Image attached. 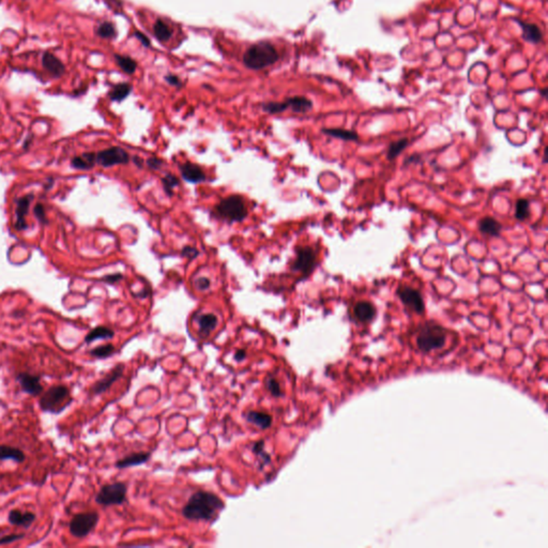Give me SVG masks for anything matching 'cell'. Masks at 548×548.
<instances>
[{
    "label": "cell",
    "mask_w": 548,
    "mask_h": 548,
    "mask_svg": "<svg viewBox=\"0 0 548 548\" xmlns=\"http://www.w3.org/2000/svg\"><path fill=\"white\" fill-rule=\"evenodd\" d=\"M127 492V485L121 482L104 485L95 497V501L104 506L119 505L126 501Z\"/></svg>",
    "instance_id": "cell-5"
},
{
    "label": "cell",
    "mask_w": 548,
    "mask_h": 548,
    "mask_svg": "<svg viewBox=\"0 0 548 548\" xmlns=\"http://www.w3.org/2000/svg\"><path fill=\"white\" fill-rule=\"evenodd\" d=\"M267 387H268L269 391H270V393L272 394L273 396L278 397V396L282 395V390H281L280 384H278V382L274 378H269L268 379Z\"/></svg>",
    "instance_id": "cell-37"
},
{
    "label": "cell",
    "mask_w": 548,
    "mask_h": 548,
    "mask_svg": "<svg viewBox=\"0 0 548 548\" xmlns=\"http://www.w3.org/2000/svg\"><path fill=\"white\" fill-rule=\"evenodd\" d=\"M6 459H11L16 461V463H23L25 460V454L20 449L3 445L0 446V460Z\"/></svg>",
    "instance_id": "cell-23"
},
{
    "label": "cell",
    "mask_w": 548,
    "mask_h": 548,
    "mask_svg": "<svg viewBox=\"0 0 548 548\" xmlns=\"http://www.w3.org/2000/svg\"><path fill=\"white\" fill-rule=\"evenodd\" d=\"M70 397L68 388L63 386L52 387L47 390L40 399V407L47 412H60L64 409L62 404Z\"/></svg>",
    "instance_id": "cell-6"
},
{
    "label": "cell",
    "mask_w": 548,
    "mask_h": 548,
    "mask_svg": "<svg viewBox=\"0 0 548 548\" xmlns=\"http://www.w3.org/2000/svg\"><path fill=\"white\" fill-rule=\"evenodd\" d=\"M479 229L483 235H488L492 237H498L501 233L502 226L498 221L493 217H484L480 221Z\"/></svg>",
    "instance_id": "cell-18"
},
{
    "label": "cell",
    "mask_w": 548,
    "mask_h": 548,
    "mask_svg": "<svg viewBox=\"0 0 548 548\" xmlns=\"http://www.w3.org/2000/svg\"><path fill=\"white\" fill-rule=\"evenodd\" d=\"M263 108H264L265 112H267L269 114H278V113H283L288 107H287L286 102H283V103L268 102V103L263 105Z\"/></svg>",
    "instance_id": "cell-35"
},
{
    "label": "cell",
    "mask_w": 548,
    "mask_h": 548,
    "mask_svg": "<svg viewBox=\"0 0 548 548\" xmlns=\"http://www.w3.org/2000/svg\"><path fill=\"white\" fill-rule=\"evenodd\" d=\"M418 348L423 352L441 349L446 345V329L432 321L422 324L416 336Z\"/></svg>",
    "instance_id": "cell-3"
},
{
    "label": "cell",
    "mask_w": 548,
    "mask_h": 548,
    "mask_svg": "<svg viewBox=\"0 0 548 548\" xmlns=\"http://www.w3.org/2000/svg\"><path fill=\"white\" fill-rule=\"evenodd\" d=\"M245 417L249 423H253V424L262 429L270 427L272 424V417L266 412L249 411L248 413H246Z\"/></svg>",
    "instance_id": "cell-19"
},
{
    "label": "cell",
    "mask_w": 548,
    "mask_h": 548,
    "mask_svg": "<svg viewBox=\"0 0 548 548\" xmlns=\"http://www.w3.org/2000/svg\"><path fill=\"white\" fill-rule=\"evenodd\" d=\"M165 80L172 86H181L180 80L175 75H168V76H166Z\"/></svg>",
    "instance_id": "cell-44"
},
{
    "label": "cell",
    "mask_w": 548,
    "mask_h": 548,
    "mask_svg": "<svg viewBox=\"0 0 548 548\" xmlns=\"http://www.w3.org/2000/svg\"><path fill=\"white\" fill-rule=\"evenodd\" d=\"M278 54L275 47L269 42L263 41L249 46L244 53L243 62L248 69L262 70L275 63Z\"/></svg>",
    "instance_id": "cell-2"
},
{
    "label": "cell",
    "mask_w": 548,
    "mask_h": 548,
    "mask_svg": "<svg viewBox=\"0 0 548 548\" xmlns=\"http://www.w3.org/2000/svg\"><path fill=\"white\" fill-rule=\"evenodd\" d=\"M217 324V318L213 314H204L199 317L198 319V325L200 333L204 335H208L211 331L215 329Z\"/></svg>",
    "instance_id": "cell-27"
},
{
    "label": "cell",
    "mask_w": 548,
    "mask_h": 548,
    "mask_svg": "<svg viewBox=\"0 0 548 548\" xmlns=\"http://www.w3.org/2000/svg\"><path fill=\"white\" fill-rule=\"evenodd\" d=\"M97 156L94 153H84L80 157H75L72 160V166L76 169H90L93 167Z\"/></svg>",
    "instance_id": "cell-25"
},
{
    "label": "cell",
    "mask_w": 548,
    "mask_h": 548,
    "mask_svg": "<svg viewBox=\"0 0 548 548\" xmlns=\"http://www.w3.org/2000/svg\"><path fill=\"white\" fill-rule=\"evenodd\" d=\"M215 210L221 217L226 218L229 222H241L247 215L243 199L237 195L221 200Z\"/></svg>",
    "instance_id": "cell-4"
},
{
    "label": "cell",
    "mask_w": 548,
    "mask_h": 548,
    "mask_svg": "<svg viewBox=\"0 0 548 548\" xmlns=\"http://www.w3.org/2000/svg\"><path fill=\"white\" fill-rule=\"evenodd\" d=\"M180 171L184 179L188 182H191V184H199V182L206 179L204 170L199 166L192 164V163H186V164L181 165Z\"/></svg>",
    "instance_id": "cell-14"
},
{
    "label": "cell",
    "mask_w": 548,
    "mask_h": 548,
    "mask_svg": "<svg viewBox=\"0 0 548 548\" xmlns=\"http://www.w3.org/2000/svg\"><path fill=\"white\" fill-rule=\"evenodd\" d=\"M122 374H123V365L121 364L117 365V367L114 368L113 371L108 373L106 376L102 378L101 380H99L97 383L93 384L91 393L97 395V394H102L105 391H107L112 387V384L115 381H117L122 376Z\"/></svg>",
    "instance_id": "cell-12"
},
{
    "label": "cell",
    "mask_w": 548,
    "mask_h": 548,
    "mask_svg": "<svg viewBox=\"0 0 548 548\" xmlns=\"http://www.w3.org/2000/svg\"><path fill=\"white\" fill-rule=\"evenodd\" d=\"M150 454L149 453H134L127 457H124L116 463L117 468H127L132 466H138L141 464H145L149 459Z\"/></svg>",
    "instance_id": "cell-21"
},
{
    "label": "cell",
    "mask_w": 548,
    "mask_h": 548,
    "mask_svg": "<svg viewBox=\"0 0 548 548\" xmlns=\"http://www.w3.org/2000/svg\"><path fill=\"white\" fill-rule=\"evenodd\" d=\"M519 24H521L523 29V38L526 41L531 43H538L542 40V31L540 27L536 26L535 24L525 22H519Z\"/></svg>",
    "instance_id": "cell-20"
},
{
    "label": "cell",
    "mask_w": 548,
    "mask_h": 548,
    "mask_svg": "<svg viewBox=\"0 0 548 548\" xmlns=\"http://www.w3.org/2000/svg\"><path fill=\"white\" fill-rule=\"evenodd\" d=\"M199 252L197 251V249L195 247H192V246H185L184 248H182V255H184L185 257H188L190 259H194L198 256Z\"/></svg>",
    "instance_id": "cell-40"
},
{
    "label": "cell",
    "mask_w": 548,
    "mask_h": 548,
    "mask_svg": "<svg viewBox=\"0 0 548 548\" xmlns=\"http://www.w3.org/2000/svg\"><path fill=\"white\" fill-rule=\"evenodd\" d=\"M245 357H246V352H245V350H243V349L238 350V351L236 352V354H235V359H236L237 361H242V360L245 359Z\"/></svg>",
    "instance_id": "cell-45"
},
{
    "label": "cell",
    "mask_w": 548,
    "mask_h": 548,
    "mask_svg": "<svg viewBox=\"0 0 548 548\" xmlns=\"http://www.w3.org/2000/svg\"><path fill=\"white\" fill-rule=\"evenodd\" d=\"M153 33L161 42H167L172 35V29L164 21L157 20L153 25Z\"/></svg>",
    "instance_id": "cell-26"
},
{
    "label": "cell",
    "mask_w": 548,
    "mask_h": 548,
    "mask_svg": "<svg viewBox=\"0 0 548 548\" xmlns=\"http://www.w3.org/2000/svg\"><path fill=\"white\" fill-rule=\"evenodd\" d=\"M114 331L106 326H97L93 330H91L87 336L85 338V342L87 344H90L97 340H109L114 338Z\"/></svg>",
    "instance_id": "cell-24"
},
{
    "label": "cell",
    "mask_w": 548,
    "mask_h": 548,
    "mask_svg": "<svg viewBox=\"0 0 548 548\" xmlns=\"http://www.w3.org/2000/svg\"><path fill=\"white\" fill-rule=\"evenodd\" d=\"M322 132L326 135H330L335 138H340L347 141H354L359 139V135L355 132L344 129H323Z\"/></svg>",
    "instance_id": "cell-28"
},
{
    "label": "cell",
    "mask_w": 548,
    "mask_h": 548,
    "mask_svg": "<svg viewBox=\"0 0 548 548\" xmlns=\"http://www.w3.org/2000/svg\"><path fill=\"white\" fill-rule=\"evenodd\" d=\"M131 92V86L129 84H119L115 86L109 93V97L113 101H122L126 99Z\"/></svg>",
    "instance_id": "cell-29"
},
{
    "label": "cell",
    "mask_w": 548,
    "mask_h": 548,
    "mask_svg": "<svg viewBox=\"0 0 548 548\" xmlns=\"http://www.w3.org/2000/svg\"><path fill=\"white\" fill-rule=\"evenodd\" d=\"M116 60H117L118 65L122 69V71H124L126 73L132 74V73L135 72V70L137 68L136 61L134 59H132V58H130V57H128V56L117 55L116 56Z\"/></svg>",
    "instance_id": "cell-30"
},
{
    "label": "cell",
    "mask_w": 548,
    "mask_h": 548,
    "mask_svg": "<svg viewBox=\"0 0 548 548\" xmlns=\"http://www.w3.org/2000/svg\"><path fill=\"white\" fill-rule=\"evenodd\" d=\"M136 36H137V38H138V39H139V40L141 41V43H142L143 45H146V46H148V45H149V41H148V39H147V38H146L145 35H142V33H139V32H137V33H136Z\"/></svg>",
    "instance_id": "cell-46"
},
{
    "label": "cell",
    "mask_w": 548,
    "mask_h": 548,
    "mask_svg": "<svg viewBox=\"0 0 548 548\" xmlns=\"http://www.w3.org/2000/svg\"><path fill=\"white\" fill-rule=\"evenodd\" d=\"M16 380L20 382L24 392L30 394V395H39L42 393L43 387L40 381V377L36 375H31L28 373H20L16 376Z\"/></svg>",
    "instance_id": "cell-11"
},
{
    "label": "cell",
    "mask_w": 548,
    "mask_h": 548,
    "mask_svg": "<svg viewBox=\"0 0 548 548\" xmlns=\"http://www.w3.org/2000/svg\"><path fill=\"white\" fill-rule=\"evenodd\" d=\"M147 164L152 169H159V168H161V165L163 164V162L161 160H159V159L151 158V159H148Z\"/></svg>",
    "instance_id": "cell-42"
},
{
    "label": "cell",
    "mask_w": 548,
    "mask_h": 548,
    "mask_svg": "<svg viewBox=\"0 0 548 548\" xmlns=\"http://www.w3.org/2000/svg\"><path fill=\"white\" fill-rule=\"evenodd\" d=\"M129 160V153L120 147H112L105 149L97 155V162L104 167L127 164Z\"/></svg>",
    "instance_id": "cell-9"
},
{
    "label": "cell",
    "mask_w": 548,
    "mask_h": 548,
    "mask_svg": "<svg viewBox=\"0 0 548 548\" xmlns=\"http://www.w3.org/2000/svg\"><path fill=\"white\" fill-rule=\"evenodd\" d=\"M42 63L44 68L50 73H52L55 78H59V76L64 73L63 63L51 53H45L43 55Z\"/></svg>",
    "instance_id": "cell-17"
},
{
    "label": "cell",
    "mask_w": 548,
    "mask_h": 548,
    "mask_svg": "<svg viewBox=\"0 0 548 548\" xmlns=\"http://www.w3.org/2000/svg\"><path fill=\"white\" fill-rule=\"evenodd\" d=\"M99 522V515L95 512L81 513L75 515L70 522V532L78 538L87 536Z\"/></svg>",
    "instance_id": "cell-7"
},
{
    "label": "cell",
    "mask_w": 548,
    "mask_h": 548,
    "mask_svg": "<svg viewBox=\"0 0 548 548\" xmlns=\"http://www.w3.org/2000/svg\"><path fill=\"white\" fill-rule=\"evenodd\" d=\"M34 214H35L36 218L39 220L41 223H44V224L47 223L45 209H44V207H43L41 204H38V205L34 207Z\"/></svg>",
    "instance_id": "cell-38"
},
{
    "label": "cell",
    "mask_w": 548,
    "mask_h": 548,
    "mask_svg": "<svg viewBox=\"0 0 548 548\" xmlns=\"http://www.w3.org/2000/svg\"><path fill=\"white\" fill-rule=\"evenodd\" d=\"M316 265V254L311 247H301L297 251V258L293 265V269L304 274L312 272Z\"/></svg>",
    "instance_id": "cell-10"
},
{
    "label": "cell",
    "mask_w": 548,
    "mask_h": 548,
    "mask_svg": "<svg viewBox=\"0 0 548 548\" xmlns=\"http://www.w3.org/2000/svg\"><path fill=\"white\" fill-rule=\"evenodd\" d=\"M163 185H164V189L166 191V193H168L169 195H171L172 193V189H174L175 187H177L179 185V180L177 177H175L174 175L171 174H168L166 175L164 178H163Z\"/></svg>",
    "instance_id": "cell-36"
},
{
    "label": "cell",
    "mask_w": 548,
    "mask_h": 548,
    "mask_svg": "<svg viewBox=\"0 0 548 548\" xmlns=\"http://www.w3.org/2000/svg\"><path fill=\"white\" fill-rule=\"evenodd\" d=\"M223 508L224 502L218 496L200 490L190 498L182 514L191 521H209Z\"/></svg>",
    "instance_id": "cell-1"
},
{
    "label": "cell",
    "mask_w": 548,
    "mask_h": 548,
    "mask_svg": "<svg viewBox=\"0 0 548 548\" xmlns=\"http://www.w3.org/2000/svg\"><path fill=\"white\" fill-rule=\"evenodd\" d=\"M408 146V139L407 138H403V139H399L397 141H394L392 142L389 149H388V160H393L395 159L398 155H400V152L405 149L406 147Z\"/></svg>",
    "instance_id": "cell-31"
},
{
    "label": "cell",
    "mask_w": 548,
    "mask_h": 548,
    "mask_svg": "<svg viewBox=\"0 0 548 548\" xmlns=\"http://www.w3.org/2000/svg\"><path fill=\"white\" fill-rule=\"evenodd\" d=\"M285 102L287 104V107H290L295 113H307L313 107L312 101L304 97L289 98Z\"/></svg>",
    "instance_id": "cell-22"
},
{
    "label": "cell",
    "mask_w": 548,
    "mask_h": 548,
    "mask_svg": "<svg viewBox=\"0 0 548 548\" xmlns=\"http://www.w3.org/2000/svg\"><path fill=\"white\" fill-rule=\"evenodd\" d=\"M196 286L200 290H206L210 287V280L207 277H199L196 281Z\"/></svg>",
    "instance_id": "cell-41"
},
{
    "label": "cell",
    "mask_w": 548,
    "mask_h": 548,
    "mask_svg": "<svg viewBox=\"0 0 548 548\" xmlns=\"http://www.w3.org/2000/svg\"><path fill=\"white\" fill-rule=\"evenodd\" d=\"M530 204L527 199H518L516 204V218L519 221H523L530 216V210H529Z\"/></svg>",
    "instance_id": "cell-32"
},
{
    "label": "cell",
    "mask_w": 548,
    "mask_h": 548,
    "mask_svg": "<svg viewBox=\"0 0 548 548\" xmlns=\"http://www.w3.org/2000/svg\"><path fill=\"white\" fill-rule=\"evenodd\" d=\"M97 33L102 36V38H105V39H109V38H114L115 35H116V29H115V27L113 24L111 23H102L98 30H97Z\"/></svg>",
    "instance_id": "cell-34"
},
{
    "label": "cell",
    "mask_w": 548,
    "mask_h": 548,
    "mask_svg": "<svg viewBox=\"0 0 548 548\" xmlns=\"http://www.w3.org/2000/svg\"><path fill=\"white\" fill-rule=\"evenodd\" d=\"M32 199H33L32 195H26V196L21 197L20 199H17V201H16V205H17V208H16L17 221H16V224H15V228L17 230H24V229L27 228L25 215L28 213V210H29V206L31 204Z\"/></svg>",
    "instance_id": "cell-13"
},
{
    "label": "cell",
    "mask_w": 548,
    "mask_h": 548,
    "mask_svg": "<svg viewBox=\"0 0 548 548\" xmlns=\"http://www.w3.org/2000/svg\"><path fill=\"white\" fill-rule=\"evenodd\" d=\"M8 519L11 525L28 528L34 522L35 515L31 512H21L20 509H12V511L9 513Z\"/></svg>",
    "instance_id": "cell-16"
},
{
    "label": "cell",
    "mask_w": 548,
    "mask_h": 548,
    "mask_svg": "<svg viewBox=\"0 0 548 548\" xmlns=\"http://www.w3.org/2000/svg\"><path fill=\"white\" fill-rule=\"evenodd\" d=\"M397 296L400 301L411 311L417 314H422L424 312V300H423L422 295L417 289H413V288L408 286H400L397 289Z\"/></svg>",
    "instance_id": "cell-8"
},
{
    "label": "cell",
    "mask_w": 548,
    "mask_h": 548,
    "mask_svg": "<svg viewBox=\"0 0 548 548\" xmlns=\"http://www.w3.org/2000/svg\"><path fill=\"white\" fill-rule=\"evenodd\" d=\"M114 352H115L114 346L112 344H106V345H102L97 348L92 349L90 351V354L98 359H105V358H108L109 355H112Z\"/></svg>",
    "instance_id": "cell-33"
},
{
    "label": "cell",
    "mask_w": 548,
    "mask_h": 548,
    "mask_svg": "<svg viewBox=\"0 0 548 548\" xmlns=\"http://www.w3.org/2000/svg\"><path fill=\"white\" fill-rule=\"evenodd\" d=\"M354 316L357 317V319L362 322H369L373 320L376 316V309L375 306L368 302V301H361L357 303L354 306Z\"/></svg>",
    "instance_id": "cell-15"
},
{
    "label": "cell",
    "mask_w": 548,
    "mask_h": 548,
    "mask_svg": "<svg viewBox=\"0 0 548 548\" xmlns=\"http://www.w3.org/2000/svg\"><path fill=\"white\" fill-rule=\"evenodd\" d=\"M23 537H24V534L5 535L3 537H0V545H6V544H9V543H13L15 541L21 540V538H23Z\"/></svg>",
    "instance_id": "cell-39"
},
{
    "label": "cell",
    "mask_w": 548,
    "mask_h": 548,
    "mask_svg": "<svg viewBox=\"0 0 548 548\" xmlns=\"http://www.w3.org/2000/svg\"><path fill=\"white\" fill-rule=\"evenodd\" d=\"M121 278H122V275L117 273V274H111V275L103 277V281L107 282V283H116V282L120 281Z\"/></svg>",
    "instance_id": "cell-43"
}]
</instances>
